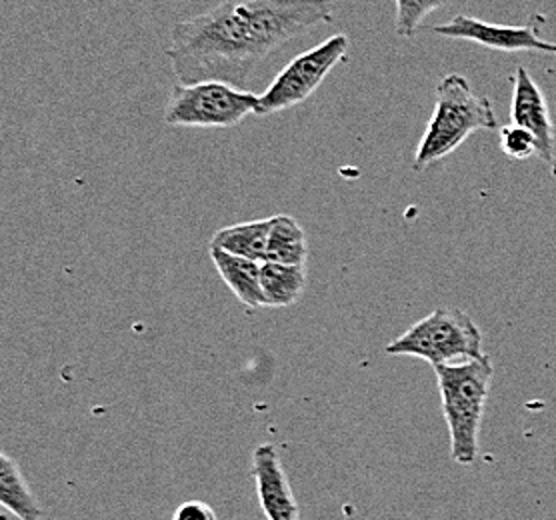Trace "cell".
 I'll list each match as a JSON object with an SVG mask.
<instances>
[{
  "mask_svg": "<svg viewBox=\"0 0 556 520\" xmlns=\"http://www.w3.org/2000/svg\"><path fill=\"white\" fill-rule=\"evenodd\" d=\"M455 0H394V30L399 37L413 39L418 26L430 13L443 9Z\"/></svg>",
  "mask_w": 556,
  "mask_h": 520,
  "instance_id": "15",
  "label": "cell"
},
{
  "mask_svg": "<svg viewBox=\"0 0 556 520\" xmlns=\"http://www.w3.org/2000/svg\"><path fill=\"white\" fill-rule=\"evenodd\" d=\"M434 372L451 434V455L458 465L470 467L479 458V432L493 384V360L484 355L458 365H441Z\"/></svg>",
  "mask_w": 556,
  "mask_h": 520,
  "instance_id": "3",
  "label": "cell"
},
{
  "mask_svg": "<svg viewBox=\"0 0 556 520\" xmlns=\"http://www.w3.org/2000/svg\"><path fill=\"white\" fill-rule=\"evenodd\" d=\"M308 258V242L306 232L294 216H273L268 246H266V263L277 265H306Z\"/></svg>",
  "mask_w": 556,
  "mask_h": 520,
  "instance_id": "13",
  "label": "cell"
},
{
  "mask_svg": "<svg viewBox=\"0 0 556 520\" xmlns=\"http://www.w3.org/2000/svg\"><path fill=\"white\" fill-rule=\"evenodd\" d=\"M332 21L330 0H220L173 26L165 52L180 85L218 80L247 89L258 64Z\"/></svg>",
  "mask_w": 556,
  "mask_h": 520,
  "instance_id": "1",
  "label": "cell"
},
{
  "mask_svg": "<svg viewBox=\"0 0 556 520\" xmlns=\"http://www.w3.org/2000/svg\"><path fill=\"white\" fill-rule=\"evenodd\" d=\"M430 33L451 40H467L498 52H544L556 56V42L543 39L539 25L508 26L484 23L458 14L446 25L434 26Z\"/></svg>",
  "mask_w": 556,
  "mask_h": 520,
  "instance_id": "7",
  "label": "cell"
},
{
  "mask_svg": "<svg viewBox=\"0 0 556 520\" xmlns=\"http://www.w3.org/2000/svg\"><path fill=\"white\" fill-rule=\"evenodd\" d=\"M258 99L254 92L218 80L178 83L168 97L163 118L170 127H237L247 116H258Z\"/></svg>",
  "mask_w": 556,
  "mask_h": 520,
  "instance_id": "5",
  "label": "cell"
},
{
  "mask_svg": "<svg viewBox=\"0 0 556 520\" xmlns=\"http://www.w3.org/2000/svg\"><path fill=\"white\" fill-rule=\"evenodd\" d=\"M330 2H332V4H339V2H344V0H330Z\"/></svg>",
  "mask_w": 556,
  "mask_h": 520,
  "instance_id": "19",
  "label": "cell"
},
{
  "mask_svg": "<svg viewBox=\"0 0 556 520\" xmlns=\"http://www.w3.org/2000/svg\"><path fill=\"white\" fill-rule=\"evenodd\" d=\"M306 265H261V284L265 296V308H285L303 296L306 289Z\"/></svg>",
  "mask_w": 556,
  "mask_h": 520,
  "instance_id": "12",
  "label": "cell"
},
{
  "mask_svg": "<svg viewBox=\"0 0 556 520\" xmlns=\"http://www.w3.org/2000/svg\"><path fill=\"white\" fill-rule=\"evenodd\" d=\"M501 149L513 161H525L531 156H541V144L527 128L508 125L501 128Z\"/></svg>",
  "mask_w": 556,
  "mask_h": 520,
  "instance_id": "16",
  "label": "cell"
},
{
  "mask_svg": "<svg viewBox=\"0 0 556 520\" xmlns=\"http://www.w3.org/2000/svg\"><path fill=\"white\" fill-rule=\"evenodd\" d=\"M256 495L268 520H301V508L292 495L291 481L273 444H261L253 453Z\"/></svg>",
  "mask_w": 556,
  "mask_h": 520,
  "instance_id": "9",
  "label": "cell"
},
{
  "mask_svg": "<svg viewBox=\"0 0 556 520\" xmlns=\"http://www.w3.org/2000/svg\"><path fill=\"white\" fill-rule=\"evenodd\" d=\"M349 49V37L334 35L313 47L311 51L294 56L261 94L258 116L277 115L308 101L313 92L325 83V78L329 77L330 71L346 61Z\"/></svg>",
  "mask_w": 556,
  "mask_h": 520,
  "instance_id": "6",
  "label": "cell"
},
{
  "mask_svg": "<svg viewBox=\"0 0 556 520\" xmlns=\"http://www.w3.org/2000/svg\"><path fill=\"white\" fill-rule=\"evenodd\" d=\"M551 173L556 178V137H555V153H553V163H551Z\"/></svg>",
  "mask_w": 556,
  "mask_h": 520,
  "instance_id": "18",
  "label": "cell"
},
{
  "mask_svg": "<svg viewBox=\"0 0 556 520\" xmlns=\"http://www.w3.org/2000/svg\"><path fill=\"white\" fill-rule=\"evenodd\" d=\"M208 254L220 279L225 280L228 289L235 292L239 303L247 306L249 310L265 308V296H263V284H261V263H254L220 249H211Z\"/></svg>",
  "mask_w": 556,
  "mask_h": 520,
  "instance_id": "10",
  "label": "cell"
},
{
  "mask_svg": "<svg viewBox=\"0 0 556 520\" xmlns=\"http://www.w3.org/2000/svg\"><path fill=\"white\" fill-rule=\"evenodd\" d=\"M270 225H273V216L263 218V220H249V223L218 229L211 237L208 246L237 254V256L263 265V263H266V246H268Z\"/></svg>",
  "mask_w": 556,
  "mask_h": 520,
  "instance_id": "11",
  "label": "cell"
},
{
  "mask_svg": "<svg viewBox=\"0 0 556 520\" xmlns=\"http://www.w3.org/2000/svg\"><path fill=\"white\" fill-rule=\"evenodd\" d=\"M391 356H417L432 368L451 365L455 358H481L482 332L460 308L441 306L415 322L399 339L387 344Z\"/></svg>",
  "mask_w": 556,
  "mask_h": 520,
  "instance_id": "4",
  "label": "cell"
},
{
  "mask_svg": "<svg viewBox=\"0 0 556 520\" xmlns=\"http://www.w3.org/2000/svg\"><path fill=\"white\" fill-rule=\"evenodd\" d=\"M496 128V113L489 97L475 92L463 75H448L437 85V102L420 139L413 168L422 173L441 163L477 130Z\"/></svg>",
  "mask_w": 556,
  "mask_h": 520,
  "instance_id": "2",
  "label": "cell"
},
{
  "mask_svg": "<svg viewBox=\"0 0 556 520\" xmlns=\"http://www.w3.org/2000/svg\"><path fill=\"white\" fill-rule=\"evenodd\" d=\"M510 123L527 128L541 144V161L551 166L555 153L556 127L551 118L548 104L543 90L532 80L529 71L519 66L513 77V104H510Z\"/></svg>",
  "mask_w": 556,
  "mask_h": 520,
  "instance_id": "8",
  "label": "cell"
},
{
  "mask_svg": "<svg viewBox=\"0 0 556 520\" xmlns=\"http://www.w3.org/2000/svg\"><path fill=\"white\" fill-rule=\"evenodd\" d=\"M0 505L18 520H42L45 515L18 465L7 453L0 455Z\"/></svg>",
  "mask_w": 556,
  "mask_h": 520,
  "instance_id": "14",
  "label": "cell"
},
{
  "mask_svg": "<svg viewBox=\"0 0 556 520\" xmlns=\"http://www.w3.org/2000/svg\"><path fill=\"white\" fill-rule=\"evenodd\" d=\"M173 520H218L215 510L203 500H187L175 510Z\"/></svg>",
  "mask_w": 556,
  "mask_h": 520,
  "instance_id": "17",
  "label": "cell"
}]
</instances>
